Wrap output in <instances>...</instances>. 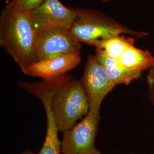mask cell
<instances>
[{"instance_id": "obj_2", "label": "cell", "mask_w": 154, "mask_h": 154, "mask_svg": "<svg viewBox=\"0 0 154 154\" xmlns=\"http://www.w3.org/2000/svg\"><path fill=\"white\" fill-rule=\"evenodd\" d=\"M76 17L69 32L79 42L91 46L93 43L110 37L128 34L137 38L148 33L134 30L97 10L74 8Z\"/></svg>"}, {"instance_id": "obj_6", "label": "cell", "mask_w": 154, "mask_h": 154, "mask_svg": "<svg viewBox=\"0 0 154 154\" xmlns=\"http://www.w3.org/2000/svg\"><path fill=\"white\" fill-rule=\"evenodd\" d=\"M88 99L90 111L100 112L105 97L116 86L95 55H88L80 79Z\"/></svg>"}, {"instance_id": "obj_10", "label": "cell", "mask_w": 154, "mask_h": 154, "mask_svg": "<svg viewBox=\"0 0 154 154\" xmlns=\"http://www.w3.org/2000/svg\"><path fill=\"white\" fill-rule=\"evenodd\" d=\"M95 55L104 67L110 81L115 86L118 85H127L142 76V72L127 69L118 60L107 57L99 49H95Z\"/></svg>"}, {"instance_id": "obj_8", "label": "cell", "mask_w": 154, "mask_h": 154, "mask_svg": "<svg viewBox=\"0 0 154 154\" xmlns=\"http://www.w3.org/2000/svg\"><path fill=\"white\" fill-rule=\"evenodd\" d=\"M30 14L38 29L56 26L69 30L76 17L74 9L66 8L58 0H45Z\"/></svg>"}, {"instance_id": "obj_7", "label": "cell", "mask_w": 154, "mask_h": 154, "mask_svg": "<svg viewBox=\"0 0 154 154\" xmlns=\"http://www.w3.org/2000/svg\"><path fill=\"white\" fill-rule=\"evenodd\" d=\"M57 90L53 85L46 83L39 85L34 88L33 95L40 99L44 106L47 120L46 133L44 142L38 153L30 150H25L20 154H60L61 141L58 136V128L51 110V101Z\"/></svg>"}, {"instance_id": "obj_9", "label": "cell", "mask_w": 154, "mask_h": 154, "mask_svg": "<svg viewBox=\"0 0 154 154\" xmlns=\"http://www.w3.org/2000/svg\"><path fill=\"white\" fill-rule=\"evenodd\" d=\"M81 62L80 52L61 55L37 61L24 68L22 72L26 75L49 80L66 74L75 68Z\"/></svg>"}, {"instance_id": "obj_5", "label": "cell", "mask_w": 154, "mask_h": 154, "mask_svg": "<svg viewBox=\"0 0 154 154\" xmlns=\"http://www.w3.org/2000/svg\"><path fill=\"white\" fill-rule=\"evenodd\" d=\"M38 30L36 62L78 53L81 50V43L66 29L49 26Z\"/></svg>"}, {"instance_id": "obj_15", "label": "cell", "mask_w": 154, "mask_h": 154, "mask_svg": "<svg viewBox=\"0 0 154 154\" xmlns=\"http://www.w3.org/2000/svg\"><path fill=\"white\" fill-rule=\"evenodd\" d=\"M102 2H109V1H112V0H102Z\"/></svg>"}, {"instance_id": "obj_3", "label": "cell", "mask_w": 154, "mask_h": 154, "mask_svg": "<svg viewBox=\"0 0 154 154\" xmlns=\"http://www.w3.org/2000/svg\"><path fill=\"white\" fill-rule=\"evenodd\" d=\"M88 99L80 80L71 79L57 90L51 110L58 130L63 134L88 114Z\"/></svg>"}, {"instance_id": "obj_4", "label": "cell", "mask_w": 154, "mask_h": 154, "mask_svg": "<svg viewBox=\"0 0 154 154\" xmlns=\"http://www.w3.org/2000/svg\"><path fill=\"white\" fill-rule=\"evenodd\" d=\"M100 114L90 111L82 121L63 133L62 154H102L95 146Z\"/></svg>"}, {"instance_id": "obj_13", "label": "cell", "mask_w": 154, "mask_h": 154, "mask_svg": "<svg viewBox=\"0 0 154 154\" xmlns=\"http://www.w3.org/2000/svg\"><path fill=\"white\" fill-rule=\"evenodd\" d=\"M45 1V0H12L11 3L20 10L32 11L41 5Z\"/></svg>"}, {"instance_id": "obj_16", "label": "cell", "mask_w": 154, "mask_h": 154, "mask_svg": "<svg viewBox=\"0 0 154 154\" xmlns=\"http://www.w3.org/2000/svg\"></svg>"}, {"instance_id": "obj_12", "label": "cell", "mask_w": 154, "mask_h": 154, "mask_svg": "<svg viewBox=\"0 0 154 154\" xmlns=\"http://www.w3.org/2000/svg\"><path fill=\"white\" fill-rule=\"evenodd\" d=\"M134 38L122 34L95 41L91 46L101 50L107 57L118 60L126 50L134 45Z\"/></svg>"}, {"instance_id": "obj_14", "label": "cell", "mask_w": 154, "mask_h": 154, "mask_svg": "<svg viewBox=\"0 0 154 154\" xmlns=\"http://www.w3.org/2000/svg\"><path fill=\"white\" fill-rule=\"evenodd\" d=\"M147 84L149 90V98L154 109V65L149 70L147 76Z\"/></svg>"}, {"instance_id": "obj_11", "label": "cell", "mask_w": 154, "mask_h": 154, "mask_svg": "<svg viewBox=\"0 0 154 154\" xmlns=\"http://www.w3.org/2000/svg\"><path fill=\"white\" fill-rule=\"evenodd\" d=\"M118 60L127 69L140 72L149 70L154 65V57L150 51L134 45L126 50Z\"/></svg>"}, {"instance_id": "obj_1", "label": "cell", "mask_w": 154, "mask_h": 154, "mask_svg": "<svg viewBox=\"0 0 154 154\" xmlns=\"http://www.w3.org/2000/svg\"><path fill=\"white\" fill-rule=\"evenodd\" d=\"M38 31L30 11L20 10L11 2L2 11L0 46L11 56L21 70L36 62Z\"/></svg>"}]
</instances>
